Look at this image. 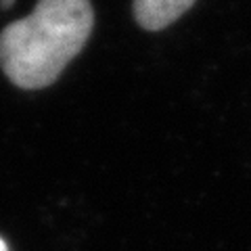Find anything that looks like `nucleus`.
Returning <instances> with one entry per match:
<instances>
[{
    "mask_svg": "<svg viewBox=\"0 0 251 251\" xmlns=\"http://www.w3.org/2000/svg\"><path fill=\"white\" fill-rule=\"evenodd\" d=\"M193 4L195 0H134L132 13L143 29L159 31L182 17Z\"/></svg>",
    "mask_w": 251,
    "mask_h": 251,
    "instance_id": "2",
    "label": "nucleus"
},
{
    "mask_svg": "<svg viewBox=\"0 0 251 251\" xmlns=\"http://www.w3.org/2000/svg\"><path fill=\"white\" fill-rule=\"evenodd\" d=\"M0 251H9V245H6V241L0 237Z\"/></svg>",
    "mask_w": 251,
    "mask_h": 251,
    "instance_id": "4",
    "label": "nucleus"
},
{
    "mask_svg": "<svg viewBox=\"0 0 251 251\" xmlns=\"http://www.w3.org/2000/svg\"><path fill=\"white\" fill-rule=\"evenodd\" d=\"M13 4H15V0H0V9L2 11H9Z\"/></svg>",
    "mask_w": 251,
    "mask_h": 251,
    "instance_id": "3",
    "label": "nucleus"
},
{
    "mask_svg": "<svg viewBox=\"0 0 251 251\" xmlns=\"http://www.w3.org/2000/svg\"><path fill=\"white\" fill-rule=\"evenodd\" d=\"M90 0H38L31 15L0 31V67L23 90L50 86L88 42Z\"/></svg>",
    "mask_w": 251,
    "mask_h": 251,
    "instance_id": "1",
    "label": "nucleus"
}]
</instances>
